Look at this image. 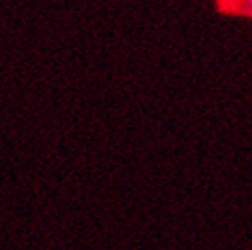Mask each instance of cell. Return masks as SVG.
Listing matches in <instances>:
<instances>
[{"instance_id":"1","label":"cell","mask_w":252,"mask_h":250,"mask_svg":"<svg viewBox=\"0 0 252 250\" xmlns=\"http://www.w3.org/2000/svg\"><path fill=\"white\" fill-rule=\"evenodd\" d=\"M245 2H247V4H249V5H251V7H252V0H245Z\"/></svg>"}]
</instances>
